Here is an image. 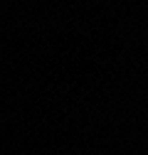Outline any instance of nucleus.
I'll list each match as a JSON object with an SVG mask.
<instances>
[]
</instances>
